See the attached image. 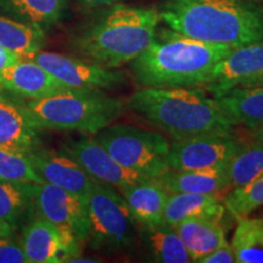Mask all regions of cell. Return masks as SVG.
Masks as SVG:
<instances>
[{
	"label": "cell",
	"instance_id": "29",
	"mask_svg": "<svg viewBox=\"0 0 263 263\" xmlns=\"http://www.w3.org/2000/svg\"><path fill=\"white\" fill-rule=\"evenodd\" d=\"M226 210L236 219H241L263 206V177L245 185L230 189L224 197Z\"/></svg>",
	"mask_w": 263,
	"mask_h": 263
},
{
	"label": "cell",
	"instance_id": "12",
	"mask_svg": "<svg viewBox=\"0 0 263 263\" xmlns=\"http://www.w3.org/2000/svg\"><path fill=\"white\" fill-rule=\"evenodd\" d=\"M262 71L263 41L233 49L210 70L201 87L213 98H219Z\"/></svg>",
	"mask_w": 263,
	"mask_h": 263
},
{
	"label": "cell",
	"instance_id": "35",
	"mask_svg": "<svg viewBox=\"0 0 263 263\" xmlns=\"http://www.w3.org/2000/svg\"><path fill=\"white\" fill-rule=\"evenodd\" d=\"M14 230L15 229L9 223L0 218V238L2 236H12L14 235Z\"/></svg>",
	"mask_w": 263,
	"mask_h": 263
},
{
	"label": "cell",
	"instance_id": "20",
	"mask_svg": "<svg viewBox=\"0 0 263 263\" xmlns=\"http://www.w3.org/2000/svg\"><path fill=\"white\" fill-rule=\"evenodd\" d=\"M185 246L192 262L200 258L227 242L221 222L210 218H188L173 227Z\"/></svg>",
	"mask_w": 263,
	"mask_h": 263
},
{
	"label": "cell",
	"instance_id": "19",
	"mask_svg": "<svg viewBox=\"0 0 263 263\" xmlns=\"http://www.w3.org/2000/svg\"><path fill=\"white\" fill-rule=\"evenodd\" d=\"M37 130L21 104H14L0 98V147L22 151L38 147Z\"/></svg>",
	"mask_w": 263,
	"mask_h": 263
},
{
	"label": "cell",
	"instance_id": "31",
	"mask_svg": "<svg viewBox=\"0 0 263 263\" xmlns=\"http://www.w3.org/2000/svg\"><path fill=\"white\" fill-rule=\"evenodd\" d=\"M236 257L228 241L199 259V263H235Z\"/></svg>",
	"mask_w": 263,
	"mask_h": 263
},
{
	"label": "cell",
	"instance_id": "33",
	"mask_svg": "<svg viewBox=\"0 0 263 263\" xmlns=\"http://www.w3.org/2000/svg\"><path fill=\"white\" fill-rule=\"evenodd\" d=\"M238 87H263V71L261 73L250 77L244 82H241Z\"/></svg>",
	"mask_w": 263,
	"mask_h": 263
},
{
	"label": "cell",
	"instance_id": "26",
	"mask_svg": "<svg viewBox=\"0 0 263 263\" xmlns=\"http://www.w3.org/2000/svg\"><path fill=\"white\" fill-rule=\"evenodd\" d=\"M230 245L238 263H263V218L239 219Z\"/></svg>",
	"mask_w": 263,
	"mask_h": 263
},
{
	"label": "cell",
	"instance_id": "1",
	"mask_svg": "<svg viewBox=\"0 0 263 263\" xmlns=\"http://www.w3.org/2000/svg\"><path fill=\"white\" fill-rule=\"evenodd\" d=\"M159 15L168 28L211 44L263 41V9L250 0H162Z\"/></svg>",
	"mask_w": 263,
	"mask_h": 263
},
{
	"label": "cell",
	"instance_id": "11",
	"mask_svg": "<svg viewBox=\"0 0 263 263\" xmlns=\"http://www.w3.org/2000/svg\"><path fill=\"white\" fill-rule=\"evenodd\" d=\"M62 151L73 157L94 180L112 185L117 190L154 179L118 163L93 137L67 140L62 145Z\"/></svg>",
	"mask_w": 263,
	"mask_h": 263
},
{
	"label": "cell",
	"instance_id": "24",
	"mask_svg": "<svg viewBox=\"0 0 263 263\" xmlns=\"http://www.w3.org/2000/svg\"><path fill=\"white\" fill-rule=\"evenodd\" d=\"M45 29L0 16V45L27 58L44 47Z\"/></svg>",
	"mask_w": 263,
	"mask_h": 263
},
{
	"label": "cell",
	"instance_id": "13",
	"mask_svg": "<svg viewBox=\"0 0 263 263\" xmlns=\"http://www.w3.org/2000/svg\"><path fill=\"white\" fill-rule=\"evenodd\" d=\"M28 155L43 182L60 186L82 197H87L94 179L73 157L64 151L38 147L29 151Z\"/></svg>",
	"mask_w": 263,
	"mask_h": 263
},
{
	"label": "cell",
	"instance_id": "18",
	"mask_svg": "<svg viewBox=\"0 0 263 263\" xmlns=\"http://www.w3.org/2000/svg\"><path fill=\"white\" fill-rule=\"evenodd\" d=\"M216 99L233 126L251 130L263 126V87H235Z\"/></svg>",
	"mask_w": 263,
	"mask_h": 263
},
{
	"label": "cell",
	"instance_id": "25",
	"mask_svg": "<svg viewBox=\"0 0 263 263\" xmlns=\"http://www.w3.org/2000/svg\"><path fill=\"white\" fill-rule=\"evenodd\" d=\"M228 189L245 185L263 177V140L244 144L226 167Z\"/></svg>",
	"mask_w": 263,
	"mask_h": 263
},
{
	"label": "cell",
	"instance_id": "4",
	"mask_svg": "<svg viewBox=\"0 0 263 263\" xmlns=\"http://www.w3.org/2000/svg\"><path fill=\"white\" fill-rule=\"evenodd\" d=\"M128 105L173 140L232 130L234 127L217 99L203 88H140L129 98Z\"/></svg>",
	"mask_w": 263,
	"mask_h": 263
},
{
	"label": "cell",
	"instance_id": "22",
	"mask_svg": "<svg viewBox=\"0 0 263 263\" xmlns=\"http://www.w3.org/2000/svg\"><path fill=\"white\" fill-rule=\"evenodd\" d=\"M157 179L170 194H213L228 190L226 168L206 171L168 170Z\"/></svg>",
	"mask_w": 263,
	"mask_h": 263
},
{
	"label": "cell",
	"instance_id": "2",
	"mask_svg": "<svg viewBox=\"0 0 263 263\" xmlns=\"http://www.w3.org/2000/svg\"><path fill=\"white\" fill-rule=\"evenodd\" d=\"M160 21L156 9L111 4L76 33L71 45L85 60L118 68L145 50Z\"/></svg>",
	"mask_w": 263,
	"mask_h": 263
},
{
	"label": "cell",
	"instance_id": "30",
	"mask_svg": "<svg viewBox=\"0 0 263 263\" xmlns=\"http://www.w3.org/2000/svg\"><path fill=\"white\" fill-rule=\"evenodd\" d=\"M0 263H28L21 242H16L11 236L0 238Z\"/></svg>",
	"mask_w": 263,
	"mask_h": 263
},
{
	"label": "cell",
	"instance_id": "6",
	"mask_svg": "<svg viewBox=\"0 0 263 263\" xmlns=\"http://www.w3.org/2000/svg\"><path fill=\"white\" fill-rule=\"evenodd\" d=\"M85 202L89 222L88 241L93 250L114 254L133 246L136 221L122 194L115 186L94 180Z\"/></svg>",
	"mask_w": 263,
	"mask_h": 263
},
{
	"label": "cell",
	"instance_id": "14",
	"mask_svg": "<svg viewBox=\"0 0 263 263\" xmlns=\"http://www.w3.org/2000/svg\"><path fill=\"white\" fill-rule=\"evenodd\" d=\"M0 87L27 100H37L71 89L28 58L0 72Z\"/></svg>",
	"mask_w": 263,
	"mask_h": 263
},
{
	"label": "cell",
	"instance_id": "10",
	"mask_svg": "<svg viewBox=\"0 0 263 263\" xmlns=\"http://www.w3.org/2000/svg\"><path fill=\"white\" fill-rule=\"evenodd\" d=\"M27 58L44 67L71 89L112 90L127 82L122 71L104 67L83 58L42 50Z\"/></svg>",
	"mask_w": 263,
	"mask_h": 263
},
{
	"label": "cell",
	"instance_id": "8",
	"mask_svg": "<svg viewBox=\"0 0 263 263\" xmlns=\"http://www.w3.org/2000/svg\"><path fill=\"white\" fill-rule=\"evenodd\" d=\"M34 206L59 230L74 257L80 256L89 235L85 197L43 182L34 184Z\"/></svg>",
	"mask_w": 263,
	"mask_h": 263
},
{
	"label": "cell",
	"instance_id": "23",
	"mask_svg": "<svg viewBox=\"0 0 263 263\" xmlns=\"http://www.w3.org/2000/svg\"><path fill=\"white\" fill-rule=\"evenodd\" d=\"M140 238L153 261L160 263L192 262L179 235L167 223L155 227H141Z\"/></svg>",
	"mask_w": 263,
	"mask_h": 263
},
{
	"label": "cell",
	"instance_id": "9",
	"mask_svg": "<svg viewBox=\"0 0 263 263\" xmlns=\"http://www.w3.org/2000/svg\"><path fill=\"white\" fill-rule=\"evenodd\" d=\"M244 144L232 130L212 132L173 140L167 163L170 170L206 171L226 168Z\"/></svg>",
	"mask_w": 263,
	"mask_h": 263
},
{
	"label": "cell",
	"instance_id": "21",
	"mask_svg": "<svg viewBox=\"0 0 263 263\" xmlns=\"http://www.w3.org/2000/svg\"><path fill=\"white\" fill-rule=\"evenodd\" d=\"M68 0H0V14L47 29L64 16Z\"/></svg>",
	"mask_w": 263,
	"mask_h": 263
},
{
	"label": "cell",
	"instance_id": "16",
	"mask_svg": "<svg viewBox=\"0 0 263 263\" xmlns=\"http://www.w3.org/2000/svg\"><path fill=\"white\" fill-rule=\"evenodd\" d=\"M130 215L141 227H155L164 223V207L170 193L159 182L149 179L121 189Z\"/></svg>",
	"mask_w": 263,
	"mask_h": 263
},
{
	"label": "cell",
	"instance_id": "28",
	"mask_svg": "<svg viewBox=\"0 0 263 263\" xmlns=\"http://www.w3.org/2000/svg\"><path fill=\"white\" fill-rule=\"evenodd\" d=\"M0 179L32 184L43 183L27 151L10 147H0Z\"/></svg>",
	"mask_w": 263,
	"mask_h": 263
},
{
	"label": "cell",
	"instance_id": "3",
	"mask_svg": "<svg viewBox=\"0 0 263 263\" xmlns=\"http://www.w3.org/2000/svg\"><path fill=\"white\" fill-rule=\"evenodd\" d=\"M233 49L157 28L147 48L130 62L132 73L141 88L201 87L210 70Z\"/></svg>",
	"mask_w": 263,
	"mask_h": 263
},
{
	"label": "cell",
	"instance_id": "5",
	"mask_svg": "<svg viewBox=\"0 0 263 263\" xmlns=\"http://www.w3.org/2000/svg\"><path fill=\"white\" fill-rule=\"evenodd\" d=\"M21 105L35 129L90 134L112 124L124 111L122 99L100 89H68Z\"/></svg>",
	"mask_w": 263,
	"mask_h": 263
},
{
	"label": "cell",
	"instance_id": "36",
	"mask_svg": "<svg viewBox=\"0 0 263 263\" xmlns=\"http://www.w3.org/2000/svg\"><path fill=\"white\" fill-rule=\"evenodd\" d=\"M252 137H254V139L263 140V126L252 129Z\"/></svg>",
	"mask_w": 263,
	"mask_h": 263
},
{
	"label": "cell",
	"instance_id": "15",
	"mask_svg": "<svg viewBox=\"0 0 263 263\" xmlns=\"http://www.w3.org/2000/svg\"><path fill=\"white\" fill-rule=\"evenodd\" d=\"M21 246L28 263H60L74 257L59 230L39 215L25 226Z\"/></svg>",
	"mask_w": 263,
	"mask_h": 263
},
{
	"label": "cell",
	"instance_id": "32",
	"mask_svg": "<svg viewBox=\"0 0 263 263\" xmlns=\"http://www.w3.org/2000/svg\"><path fill=\"white\" fill-rule=\"evenodd\" d=\"M21 55L16 54V52L9 50L4 47L0 45V72L4 71L5 68L10 67V66L17 64L18 61L22 60Z\"/></svg>",
	"mask_w": 263,
	"mask_h": 263
},
{
	"label": "cell",
	"instance_id": "37",
	"mask_svg": "<svg viewBox=\"0 0 263 263\" xmlns=\"http://www.w3.org/2000/svg\"><path fill=\"white\" fill-rule=\"evenodd\" d=\"M250 2H256V0H250Z\"/></svg>",
	"mask_w": 263,
	"mask_h": 263
},
{
	"label": "cell",
	"instance_id": "34",
	"mask_svg": "<svg viewBox=\"0 0 263 263\" xmlns=\"http://www.w3.org/2000/svg\"><path fill=\"white\" fill-rule=\"evenodd\" d=\"M82 4L90 6V8H97V6H107L111 4H116L121 0H80Z\"/></svg>",
	"mask_w": 263,
	"mask_h": 263
},
{
	"label": "cell",
	"instance_id": "17",
	"mask_svg": "<svg viewBox=\"0 0 263 263\" xmlns=\"http://www.w3.org/2000/svg\"><path fill=\"white\" fill-rule=\"evenodd\" d=\"M226 213L219 193H173L164 207V223L171 227L188 218H210L221 222Z\"/></svg>",
	"mask_w": 263,
	"mask_h": 263
},
{
	"label": "cell",
	"instance_id": "27",
	"mask_svg": "<svg viewBox=\"0 0 263 263\" xmlns=\"http://www.w3.org/2000/svg\"><path fill=\"white\" fill-rule=\"evenodd\" d=\"M34 203V184L0 179V218L16 229Z\"/></svg>",
	"mask_w": 263,
	"mask_h": 263
},
{
	"label": "cell",
	"instance_id": "7",
	"mask_svg": "<svg viewBox=\"0 0 263 263\" xmlns=\"http://www.w3.org/2000/svg\"><path fill=\"white\" fill-rule=\"evenodd\" d=\"M93 138L126 168L156 179L170 170L167 155L171 143L157 132L110 124L97 132Z\"/></svg>",
	"mask_w": 263,
	"mask_h": 263
}]
</instances>
